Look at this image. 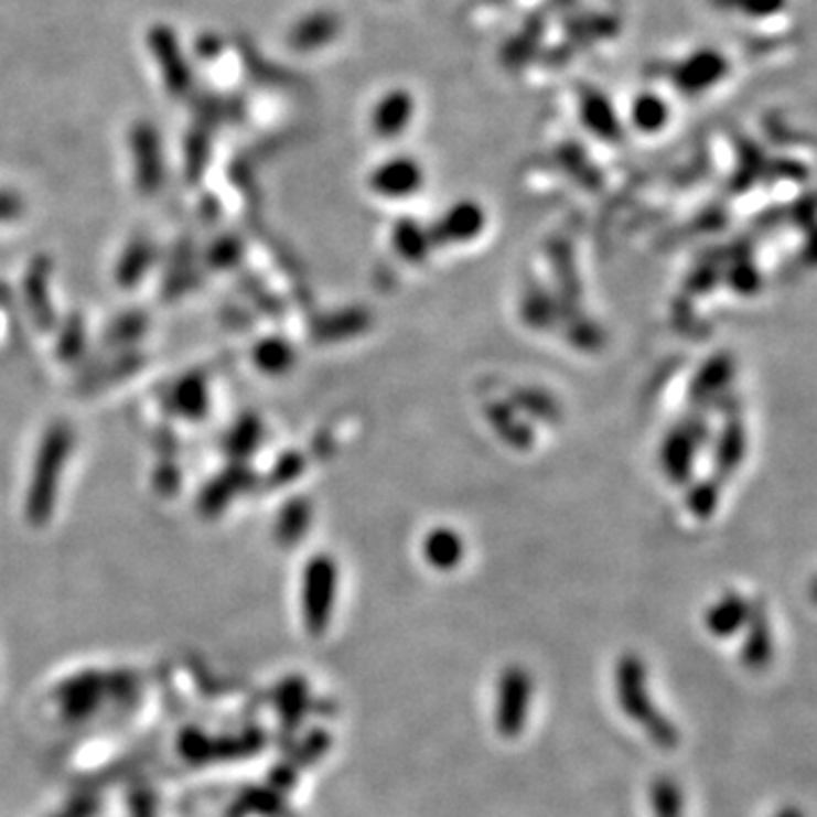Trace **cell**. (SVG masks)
<instances>
[{"label":"cell","instance_id":"6da1fadb","mask_svg":"<svg viewBox=\"0 0 817 817\" xmlns=\"http://www.w3.org/2000/svg\"><path fill=\"white\" fill-rule=\"evenodd\" d=\"M615 697L617 705L630 720L638 722L641 729L652 738V741L673 750L679 741V733L675 724L656 709L647 690V673L643 660L636 654H625L615 666Z\"/></svg>","mask_w":817,"mask_h":817},{"label":"cell","instance_id":"7a4b0ae2","mask_svg":"<svg viewBox=\"0 0 817 817\" xmlns=\"http://www.w3.org/2000/svg\"><path fill=\"white\" fill-rule=\"evenodd\" d=\"M534 695L531 675L520 666L504 668L497 681L495 729L502 738H518L525 731Z\"/></svg>","mask_w":817,"mask_h":817},{"label":"cell","instance_id":"3957f363","mask_svg":"<svg viewBox=\"0 0 817 817\" xmlns=\"http://www.w3.org/2000/svg\"><path fill=\"white\" fill-rule=\"evenodd\" d=\"M68 452V432L53 430L42 448V459L36 463L34 482L30 491V512L39 518L49 512L53 488L57 486L62 465Z\"/></svg>","mask_w":817,"mask_h":817},{"label":"cell","instance_id":"277c9868","mask_svg":"<svg viewBox=\"0 0 817 817\" xmlns=\"http://www.w3.org/2000/svg\"><path fill=\"white\" fill-rule=\"evenodd\" d=\"M332 604H334V572L330 566L319 563L311 568L304 583V620L311 632L321 634L330 625Z\"/></svg>","mask_w":817,"mask_h":817},{"label":"cell","instance_id":"5b68a950","mask_svg":"<svg viewBox=\"0 0 817 817\" xmlns=\"http://www.w3.org/2000/svg\"><path fill=\"white\" fill-rule=\"evenodd\" d=\"M649 799L656 817H681L684 813V795L670 776H658V780H654L649 788Z\"/></svg>","mask_w":817,"mask_h":817},{"label":"cell","instance_id":"8992f818","mask_svg":"<svg viewBox=\"0 0 817 817\" xmlns=\"http://www.w3.org/2000/svg\"><path fill=\"white\" fill-rule=\"evenodd\" d=\"M782 817V815H780ZM784 817H802V815H797V813H788V815H784Z\"/></svg>","mask_w":817,"mask_h":817}]
</instances>
